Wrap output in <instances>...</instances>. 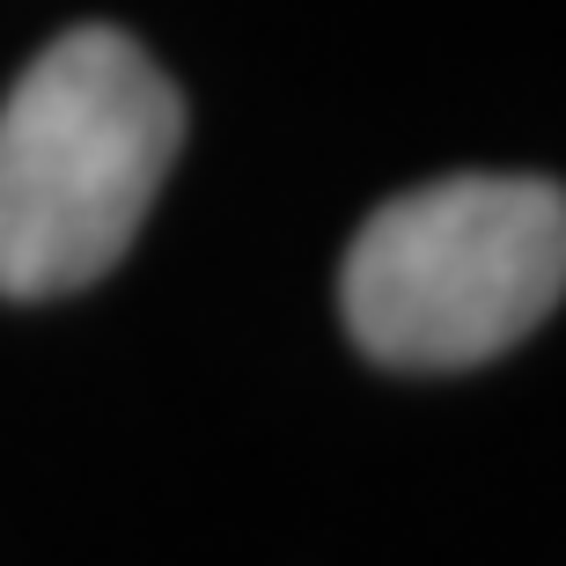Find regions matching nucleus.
Masks as SVG:
<instances>
[{"label": "nucleus", "mask_w": 566, "mask_h": 566, "mask_svg": "<svg viewBox=\"0 0 566 566\" xmlns=\"http://www.w3.org/2000/svg\"><path fill=\"white\" fill-rule=\"evenodd\" d=\"M185 147V96L126 30L82 22L0 104V294L52 302L133 251Z\"/></svg>", "instance_id": "1"}, {"label": "nucleus", "mask_w": 566, "mask_h": 566, "mask_svg": "<svg viewBox=\"0 0 566 566\" xmlns=\"http://www.w3.org/2000/svg\"><path fill=\"white\" fill-rule=\"evenodd\" d=\"M566 294V191L552 177H434L368 213L338 310L382 368H479Z\"/></svg>", "instance_id": "2"}]
</instances>
